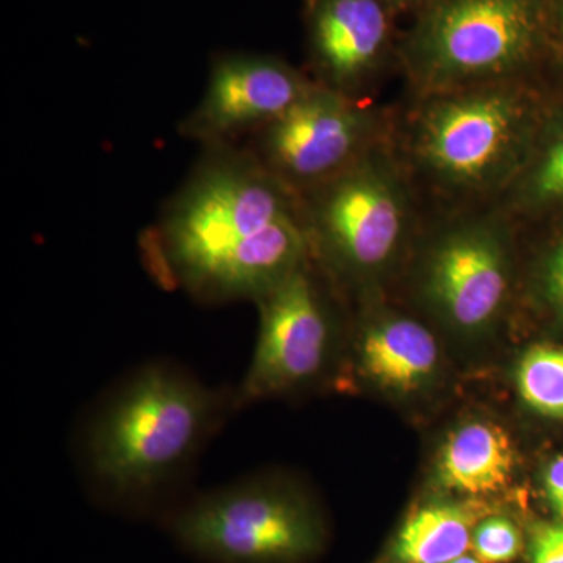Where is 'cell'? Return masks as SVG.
<instances>
[{"mask_svg": "<svg viewBox=\"0 0 563 563\" xmlns=\"http://www.w3.org/2000/svg\"><path fill=\"white\" fill-rule=\"evenodd\" d=\"M477 512L459 504L422 507L406 521L396 543L402 563H448L472 547Z\"/></svg>", "mask_w": 563, "mask_h": 563, "instance_id": "9a60e30c", "label": "cell"}, {"mask_svg": "<svg viewBox=\"0 0 563 563\" xmlns=\"http://www.w3.org/2000/svg\"><path fill=\"white\" fill-rule=\"evenodd\" d=\"M550 68L548 79L563 87V0H550Z\"/></svg>", "mask_w": 563, "mask_h": 563, "instance_id": "ffe728a7", "label": "cell"}, {"mask_svg": "<svg viewBox=\"0 0 563 563\" xmlns=\"http://www.w3.org/2000/svg\"><path fill=\"white\" fill-rule=\"evenodd\" d=\"M312 265L310 258L255 301L261 331L240 402L307 383L324 365L331 321Z\"/></svg>", "mask_w": 563, "mask_h": 563, "instance_id": "8fae6325", "label": "cell"}, {"mask_svg": "<svg viewBox=\"0 0 563 563\" xmlns=\"http://www.w3.org/2000/svg\"><path fill=\"white\" fill-rule=\"evenodd\" d=\"M361 350L368 376L398 391H410L424 383L439 358L431 331L420 321L395 313L368 322Z\"/></svg>", "mask_w": 563, "mask_h": 563, "instance_id": "4fadbf2b", "label": "cell"}, {"mask_svg": "<svg viewBox=\"0 0 563 563\" xmlns=\"http://www.w3.org/2000/svg\"><path fill=\"white\" fill-rule=\"evenodd\" d=\"M550 0H431L401 29L409 95L548 79Z\"/></svg>", "mask_w": 563, "mask_h": 563, "instance_id": "3957f363", "label": "cell"}, {"mask_svg": "<svg viewBox=\"0 0 563 563\" xmlns=\"http://www.w3.org/2000/svg\"><path fill=\"white\" fill-rule=\"evenodd\" d=\"M550 79L503 80L409 95L391 144L426 210L495 203L528 157Z\"/></svg>", "mask_w": 563, "mask_h": 563, "instance_id": "7a4b0ae2", "label": "cell"}, {"mask_svg": "<svg viewBox=\"0 0 563 563\" xmlns=\"http://www.w3.org/2000/svg\"><path fill=\"white\" fill-rule=\"evenodd\" d=\"M495 206L520 229L563 220V87L553 81L528 157Z\"/></svg>", "mask_w": 563, "mask_h": 563, "instance_id": "7c38bea8", "label": "cell"}, {"mask_svg": "<svg viewBox=\"0 0 563 563\" xmlns=\"http://www.w3.org/2000/svg\"><path fill=\"white\" fill-rule=\"evenodd\" d=\"M515 450L498 424L468 422L451 433L439 459V479L450 490L488 495L512 479Z\"/></svg>", "mask_w": 563, "mask_h": 563, "instance_id": "5bb4252c", "label": "cell"}, {"mask_svg": "<svg viewBox=\"0 0 563 563\" xmlns=\"http://www.w3.org/2000/svg\"><path fill=\"white\" fill-rule=\"evenodd\" d=\"M543 488L551 509L563 520V455L548 465L543 476Z\"/></svg>", "mask_w": 563, "mask_h": 563, "instance_id": "44dd1931", "label": "cell"}, {"mask_svg": "<svg viewBox=\"0 0 563 563\" xmlns=\"http://www.w3.org/2000/svg\"><path fill=\"white\" fill-rule=\"evenodd\" d=\"M388 5L391 7L393 11H395L398 20H410L415 14L418 13L422 9V7L428 5L431 0H387Z\"/></svg>", "mask_w": 563, "mask_h": 563, "instance_id": "7402d4cb", "label": "cell"}, {"mask_svg": "<svg viewBox=\"0 0 563 563\" xmlns=\"http://www.w3.org/2000/svg\"><path fill=\"white\" fill-rule=\"evenodd\" d=\"M398 22L387 0H302L306 73L347 98H372L398 70Z\"/></svg>", "mask_w": 563, "mask_h": 563, "instance_id": "30bf717a", "label": "cell"}, {"mask_svg": "<svg viewBox=\"0 0 563 563\" xmlns=\"http://www.w3.org/2000/svg\"><path fill=\"white\" fill-rule=\"evenodd\" d=\"M517 385L532 410L563 420V346H532L518 365Z\"/></svg>", "mask_w": 563, "mask_h": 563, "instance_id": "2e32d148", "label": "cell"}, {"mask_svg": "<svg viewBox=\"0 0 563 563\" xmlns=\"http://www.w3.org/2000/svg\"><path fill=\"white\" fill-rule=\"evenodd\" d=\"M313 85L306 70L277 55L221 52L211 58L201 101L180 121V136L202 147L240 146Z\"/></svg>", "mask_w": 563, "mask_h": 563, "instance_id": "9c48e42d", "label": "cell"}, {"mask_svg": "<svg viewBox=\"0 0 563 563\" xmlns=\"http://www.w3.org/2000/svg\"><path fill=\"white\" fill-rule=\"evenodd\" d=\"M176 533L195 553L222 563H279L314 550L318 529L306 506L263 484L206 496L177 518Z\"/></svg>", "mask_w": 563, "mask_h": 563, "instance_id": "ba28073f", "label": "cell"}, {"mask_svg": "<svg viewBox=\"0 0 563 563\" xmlns=\"http://www.w3.org/2000/svg\"><path fill=\"white\" fill-rule=\"evenodd\" d=\"M418 287L429 309L461 331H481L509 302L517 222L495 203L428 210Z\"/></svg>", "mask_w": 563, "mask_h": 563, "instance_id": "8992f818", "label": "cell"}, {"mask_svg": "<svg viewBox=\"0 0 563 563\" xmlns=\"http://www.w3.org/2000/svg\"><path fill=\"white\" fill-rule=\"evenodd\" d=\"M472 548L479 562H512L521 551L520 531L507 518H488L474 529Z\"/></svg>", "mask_w": 563, "mask_h": 563, "instance_id": "e0dca14e", "label": "cell"}, {"mask_svg": "<svg viewBox=\"0 0 563 563\" xmlns=\"http://www.w3.org/2000/svg\"><path fill=\"white\" fill-rule=\"evenodd\" d=\"M551 240L543 247L537 268V287L544 303L563 320V220L544 225Z\"/></svg>", "mask_w": 563, "mask_h": 563, "instance_id": "ac0fdd59", "label": "cell"}, {"mask_svg": "<svg viewBox=\"0 0 563 563\" xmlns=\"http://www.w3.org/2000/svg\"><path fill=\"white\" fill-rule=\"evenodd\" d=\"M529 554L532 563H563V523L537 526Z\"/></svg>", "mask_w": 563, "mask_h": 563, "instance_id": "d6986e66", "label": "cell"}, {"mask_svg": "<svg viewBox=\"0 0 563 563\" xmlns=\"http://www.w3.org/2000/svg\"><path fill=\"white\" fill-rule=\"evenodd\" d=\"M393 111L314 84L279 120L240 146L302 196L390 139Z\"/></svg>", "mask_w": 563, "mask_h": 563, "instance_id": "52a82bcc", "label": "cell"}, {"mask_svg": "<svg viewBox=\"0 0 563 563\" xmlns=\"http://www.w3.org/2000/svg\"><path fill=\"white\" fill-rule=\"evenodd\" d=\"M158 279L203 302L257 301L312 258L301 198L246 147H202L144 236Z\"/></svg>", "mask_w": 563, "mask_h": 563, "instance_id": "6da1fadb", "label": "cell"}, {"mask_svg": "<svg viewBox=\"0 0 563 563\" xmlns=\"http://www.w3.org/2000/svg\"><path fill=\"white\" fill-rule=\"evenodd\" d=\"M299 198L313 261L340 276L385 272L426 213L390 139Z\"/></svg>", "mask_w": 563, "mask_h": 563, "instance_id": "5b68a950", "label": "cell"}, {"mask_svg": "<svg viewBox=\"0 0 563 563\" xmlns=\"http://www.w3.org/2000/svg\"><path fill=\"white\" fill-rule=\"evenodd\" d=\"M448 563H483L477 561L476 558H472V555H462V558L455 559V561H451Z\"/></svg>", "mask_w": 563, "mask_h": 563, "instance_id": "603a6c76", "label": "cell"}, {"mask_svg": "<svg viewBox=\"0 0 563 563\" xmlns=\"http://www.w3.org/2000/svg\"><path fill=\"white\" fill-rule=\"evenodd\" d=\"M217 413L218 399L190 377L163 366L144 369L92 426V472L120 495L151 490L190 461Z\"/></svg>", "mask_w": 563, "mask_h": 563, "instance_id": "277c9868", "label": "cell"}]
</instances>
